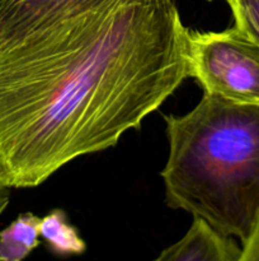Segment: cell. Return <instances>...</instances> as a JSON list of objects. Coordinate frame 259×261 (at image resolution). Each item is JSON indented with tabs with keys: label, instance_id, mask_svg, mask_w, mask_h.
Masks as SVG:
<instances>
[{
	"label": "cell",
	"instance_id": "6da1fadb",
	"mask_svg": "<svg viewBox=\"0 0 259 261\" xmlns=\"http://www.w3.org/2000/svg\"><path fill=\"white\" fill-rule=\"evenodd\" d=\"M173 0H106L0 35V190L114 147L189 78Z\"/></svg>",
	"mask_w": 259,
	"mask_h": 261
},
{
	"label": "cell",
	"instance_id": "7a4b0ae2",
	"mask_svg": "<svg viewBox=\"0 0 259 261\" xmlns=\"http://www.w3.org/2000/svg\"><path fill=\"white\" fill-rule=\"evenodd\" d=\"M165 201L244 242L259 217V106L203 92L184 115H164Z\"/></svg>",
	"mask_w": 259,
	"mask_h": 261
},
{
	"label": "cell",
	"instance_id": "3957f363",
	"mask_svg": "<svg viewBox=\"0 0 259 261\" xmlns=\"http://www.w3.org/2000/svg\"><path fill=\"white\" fill-rule=\"evenodd\" d=\"M187 54L189 76L203 92L259 106V45L235 27L218 32L189 30Z\"/></svg>",
	"mask_w": 259,
	"mask_h": 261
},
{
	"label": "cell",
	"instance_id": "277c9868",
	"mask_svg": "<svg viewBox=\"0 0 259 261\" xmlns=\"http://www.w3.org/2000/svg\"><path fill=\"white\" fill-rule=\"evenodd\" d=\"M106 0H0V35L36 27L95 8Z\"/></svg>",
	"mask_w": 259,
	"mask_h": 261
},
{
	"label": "cell",
	"instance_id": "5b68a950",
	"mask_svg": "<svg viewBox=\"0 0 259 261\" xmlns=\"http://www.w3.org/2000/svg\"><path fill=\"white\" fill-rule=\"evenodd\" d=\"M240 247L200 218H193L187 233L152 261H238Z\"/></svg>",
	"mask_w": 259,
	"mask_h": 261
},
{
	"label": "cell",
	"instance_id": "8992f818",
	"mask_svg": "<svg viewBox=\"0 0 259 261\" xmlns=\"http://www.w3.org/2000/svg\"><path fill=\"white\" fill-rule=\"evenodd\" d=\"M41 218L27 212L0 231V261H23L40 245Z\"/></svg>",
	"mask_w": 259,
	"mask_h": 261
},
{
	"label": "cell",
	"instance_id": "52a82bcc",
	"mask_svg": "<svg viewBox=\"0 0 259 261\" xmlns=\"http://www.w3.org/2000/svg\"><path fill=\"white\" fill-rule=\"evenodd\" d=\"M40 236L48 249L60 256L81 255L86 250L85 241L69 222L68 214L62 209H53L41 218Z\"/></svg>",
	"mask_w": 259,
	"mask_h": 261
},
{
	"label": "cell",
	"instance_id": "ba28073f",
	"mask_svg": "<svg viewBox=\"0 0 259 261\" xmlns=\"http://www.w3.org/2000/svg\"><path fill=\"white\" fill-rule=\"evenodd\" d=\"M230 7L234 25L245 37L259 45V0H225Z\"/></svg>",
	"mask_w": 259,
	"mask_h": 261
},
{
	"label": "cell",
	"instance_id": "9c48e42d",
	"mask_svg": "<svg viewBox=\"0 0 259 261\" xmlns=\"http://www.w3.org/2000/svg\"><path fill=\"white\" fill-rule=\"evenodd\" d=\"M238 261H259V217L249 236L241 242Z\"/></svg>",
	"mask_w": 259,
	"mask_h": 261
},
{
	"label": "cell",
	"instance_id": "30bf717a",
	"mask_svg": "<svg viewBox=\"0 0 259 261\" xmlns=\"http://www.w3.org/2000/svg\"><path fill=\"white\" fill-rule=\"evenodd\" d=\"M9 204V190H0V214L7 209Z\"/></svg>",
	"mask_w": 259,
	"mask_h": 261
},
{
	"label": "cell",
	"instance_id": "8fae6325",
	"mask_svg": "<svg viewBox=\"0 0 259 261\" xmlns=\"http://www.w3.org/2000/svg\"><path fill=\"white\" fill-rule=\"evenodd\" d=\"M208 2H212V0H208Z\"/></svg>",
	"mask_w": 259,
	"mask_h": 261
}]
</instances>
